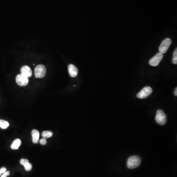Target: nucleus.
Wrapping results in <instances>:
<instances>
[{"label": "nucleus", "instance_id": "6ab92c4d", "mask_svg": "<svg viewBox=\"0 0 177 177\" xmlns=\"http://www.w3.org/2000/svg\"><path fill=\"white\" fill-rule=\"evenodd\" d=\"M0 171L1 172V174H4L7 171V169L5 167H2L0 169Z\"/></svg>", "mask_w": 177, "mask_h": 177}, {"label": "nucleus", "instance_id": "9b49d317", "mask_svg": "<svg viewBox=\"0 0 177 177\" xmlns=\"http://www.w3.org/2000/svg\"><path fill=\"white\" fill-rule=\"evenodd\" d=\"M21 144V141L20 139H16L13 142V144L11 145V148L13 150H17L19 148Z\"/></svg>", "mask_w": 177, "mask_h": 177}, {"label": "nucleus", "instance_id": "f8f14e48", "mask_svg": "<svg viewBox=\"0 0 177 177\" xmlns=\"http://www.w3.org/2000/svg\"><path fill=\"white\" fill-rule=\"evenodd\" d=\"M53 136V132L51 131H44L42 133V136L43 138H48Z\"/></svg>", "mask_w": 177, "mask_h": 177}, {"label": "nucleus", "instance_id": "f03ea898", "mask_svg": "<svg viewBox=\"0 0 177 177\" xmlns=\"http://www.w3.org/2000/svg\"><path fill=\"white\" fill-rule=\"evenodd\" d=\"M155 119L158 124L163 125L167 122V118L166 114L164 112L163 110H158L157 111Z\"/></svg>", "mask_w": 177, "mask_h": 177}, {"label": "nucleus", "instance_id": "4468645a", "mask_svg": "<svg viewBox=\"0 0 177 177\" xmlns=\"http://www.w3.org/2000/svg\"><path fill=\"white\" fill-rule=\"evenodd\" d=\"M172 63L174 64H177V48L175 50L174 53H173V59H172Z\"/></svg>", "mask_w": 177, "mask_h": 177}, {"label": "nucleus", "instance_id": "20e7f679", "mask_svg": "<svg viewBox=\"0 0 177 177\" xmlns=\"http://www.w3.org/2000/svg\"><path fill=\"white\" fill-rule=\"evenodd\" d=\"M152 89L150 87H145L143 88L141 91L139 92L137 95V96L139 99H144L148 98L149 96L152 94Z\"/></svg>", "mask_w": 177, "mask_h": 177}, {"label": "nucleus", "instance_id": "1a4fd4ad", "mask_svg": "<svg viewBox=\"0 0 177 177\" xmlns=\"http://www.w3.org/2000/svg\"><path fill=\"white\" fill-rule=\"evenodd\" d=\"M21 74L26 76L28 78L30 77L32 75V72L30 67L28 66H23L21 69Z\"/></svg>", "mask_w": 177, "mask_h": 177}, {"label": "nucleus", "instance_id": "dca6fc26", "mask_svg": "<svg viewBox=\"0 0 177 177\" xmlns=\"http://www.w3.org/2000/svg\"><path fill=\"white\" fill-rule=\"evenodd\" d=\"M40 143L42 145H46L47 144L46 139L43 138L41 139L40 141Z\"/></svg>", "mask_w": 177, "mask_h": 177}, {"label": "nucleus", "instance_id": "423d86ee", "mask_svg": "<svg viewBox=\"0 0 177 177\" xmlns=\"http://www.w3.org/2000/svg\"><path fill=\"white\" fill-rule=\"evenodd\" d=\"M163 57L164 54L160 52L158 53L150 60L149 64L152 66H157L159 65Z\"/></svg>", "mask_w": 177, "mask_h": 177}, {"label": "nucleus", "instance_id": "412c9836", "mask_svg": "<svg viewBox=\"0 0 177 177\" xmlns=\"http://www.w3.org/2000/svg\"><path fill=\"white\" fill-rule=\"evenodd\" d=\"M1 171H0V176H1Z\"/></svg>", "mask_w": 177, "mask_h": 177}, {"label": "nucleus", "instance_id": "0eeeda50", "mask_svg": "<svg viewBox=\"0 0 177 177\" xmlns=\"http://www.w3.org/2000/svg\"><path fill=\"white\" fill-rule=\"evenodd\" d=\"M17 84L20 86H26L29 83V79L23 74H18L16 77Z\"/></svg>", "mask_w": 177, "mask_h": 177}, {"label": "nucleus", "instance_id": "9d476101", "mask_svg": "<svg viewBox=\"0 0 177 177\" xmlns=\"http://www.w3.org/2000/svg\"><path fill=\"white\" fill-rule=\"evenodd\" d=\"M32 141L34 144H37L39 142L40 132L36 129H34L32 131Z\"/></svg>", "mask_w": 177, "mask_h": 177}, {"label": "nucleus", "instance_id": "a211bd4d", "mask_svg": "<svg viewBox=\"0 0 177 177\" xmlns=\"http://www.w3.org/2000/svg\"><path fill=\"white\" fill-rule=\"evenodd\" d=\"M10 172L9 171H6L5 173L3 174L2 175H1V177H7V176L10 175Z\"/></svg>", "mask_w": 177, "mask_h": 177}, {"label": "nucleus", "instance_id": "f257e3e1", "mask_svg": "<svg viewBox=\"0 0 177 177\" xmlns=\"http://www.w3.org/2000/svg\"><path fill=\"white\" fill-rule=\"evenodd\" d=\"M141 162V159L137 155H133L128 159L127 166L129 169H134L138 167Z\"/></svg>", "mask_w": 177, "mask_h": 177}, {"label": "nucleus", "instance_id": "6e6552de", "mask_svg": "<svg viewBox=\"0 0 177 177\" xmlns=\"http://www.w3.org/2000/svg\"><path fill=\"white\" fill-rule=\"evenodd\" d=\"M68 69H69V74L71 77H75L77 76L78 70L75 66L70 64L68 66Z\"/></svg>", "mask_w": 177, "mask_h": 177}, {"label": "nucleus", "instance_id": "aec40b11", "mask_svg": "<svg viewBox=\"0 0 177 177\" xmlns=\"http://www.w3.org/2000/svg\"><path fill=\"white\" fill-rule=\"evenodd\" d=\"M174 95L175 96H177V88H176V89L175 90Z\"/></svg>", "mask_w": 177, "mask_h": 177}, {"label": "nucleus", "instance_id": "7ed1b4c3", "mask_svg": "<svg viewBox=\"0 0 177 177\" xmlns=\"http://www.w3.org/2000/svg\"><path fill=\"white\" fill-rule=\"evenodd\" d=\"M172 43V40L169 38H166L162 41L159 47V52L162 54L166 53Z\"/></svg>", "mask_w": 177, "mask_h": 177}, {"label": "nucleus", "instance_id": "39448f33", "mask_svg": "<svg viewBox=\"0 0 177 177\" xmlns=\"http://www.w3.org/2000/svg\"><path fill=\"white\" fill-rule=\"evenodd\" d=\"M46 70L44 66L40 65L36 66L34 69V74L37 78H42L46 75Z\"/></svg>", "mask_w": 177, "mask_h": 177}, {"label": "nucleus", "instance_id": "ddd939ff", "mask_svg": "<svg viewBox=\"0 0 177 177\" xmlns=\"http://www.w3.org/2000/svg\"><path fill=\"white\" fill-rule=\"evenodd\" d=\"M9 126V123L7 121L0 119V128L3 129H6Z\"/></svg>", "mask_w": 177, "mask_h": 177}, {"label": "nucleus", "instance_id": "f3484780", "mask_svg": "<svg viewBox=\"0 0 177 177\" xmlns=\"http://www.w3.org/2000/svg\"><path fill=\"white\" fill-rule=\"evenodd\" d=\"M28 162H29V161L27 159H21L20 161V163L21 164L23 165H25V164H27Z\"/></svg>", "mask_w": 177, "mask_h": 177}, {"label": "nucleus", "instance_id": "2eb2a0df", "mask_svg": "<svg viewBox=\"0 0 177 177\" xmlns=\"http://www.w3.org/2000/svg\"><path fill=\"white\" fill-rule=\"evenodd\" d=\"M24 166L25 167V170L27 171H29L31 170V169L32 168V165L30 163L28 162L27 164H25V165H24Z\"/></svg>", "mask_w": 177, "mask_h": 177}]
</instances>
